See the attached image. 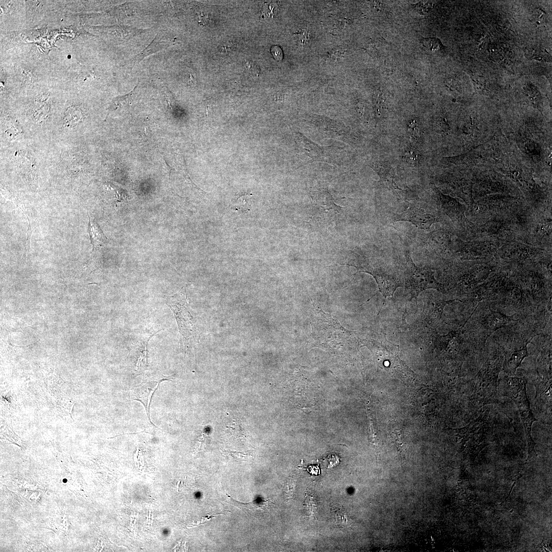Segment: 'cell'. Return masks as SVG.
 I'll return each mask as SVG.
<instances>
[{"mask_svg":"<svg viewBox=\"0 0 552 552\" xmlns=\"http://www.w3.org/2000/svg\"><path fill=\"white\" fill-rule=\"evenodd\" d=\"M312 305L314 311L311 323V340L315 345L336 348L358 340L355 332L341 326L336 319L323 310L317 302H313Z\"/></svg>","mask_w":552,"mask_h":552,"instance_id":"cell-1","label":"cell"},{"mask_svg":"<svg viewBox=\"0 0 552 552\" xmlns=\"http://www.w3.org/2000/svg\"><path fill=\"white\" fill-rule=\"evenodd\" d=\"M503 382L504 396L511 399L518 409L528 443V450L531 453L534 447V442L531 436L532 425L537 420L530 408L527 396V380L524 377L506 376Z\"/></svg>","mask_w":552,"mask_h":552,"instance_id":"cell-2","label":"cell"},{"mask_svg":"<svg viewBox=\"0 0 552 552\" xmlns=\"http://www.w3.org/2000/svg\"><path fill=\"white\" fill-rule=\"evenodd\" d=\"M404 280L405 292L409 295L410 300L415 298L417 302L419 294L427 289L441 292L444 290L442 285L436 280L434 272L426 267H417L408 254L406 256Z\"/></svg>","mask_w":552,"mask_h":552,"instance_id":"cell-3","label":"cell"},{"mask_svg":"<svg viewBox=\"0 0 552 552\" xmlns=\"http://www.w3.org/2000/svg\"><path fill=\"white\" fill-rule=\"evenodd\" d=\"M357 272H366L375 279L380 292L383 297L393 296L396 290L402 285L401 279L397 273L369 261L365 257L358 260L354 265Z\"/></svg>","mask_w":552,"mask_h":552,"instance_id":"cell-4","label":"cell"},{"mask_svg":"<svg viewBox=\"0 0 552 552\" xmlns=\"http://www.w3.org/2000/svg\"><path fill=\"white\" fill-rule=\"evenodd\" d=\"M185 289H182L173 296L168 297L166 303L173 312L176 319L179 332L186 339L192 331V317L188 308Z\"/></svg>","mask_w":552,"mask_h":552,"instance_id":"cell-5","label":"cell"},{"mask_svg":"<svg viewBox=\"0 0 552 552\" xmlns=\"http://www.w3.org/2000/svg\"><path fill=\"white\" fill-rule=\"evenodd\" d=\"M310 195L312 200L314 217L323 221H331L340 212L341 208L335 203L326 189H315L310 191Z\"/></svg>","mask_w":552,"mask_h":552,"instance_id":"cell-6","label":"cell"},{"mask_svg":"<svg viewBox=\"0 0 552 552\" xmlns=\"http://www.w3.org/2000/svg\"><path fill=\"white\" fill-rule=\"evenodd\" d=\"M172 376H162L156 380L151 379L144 382L134 387L131 390L130 396L132 400L141 402L146 409L148 421L151 425L154 426L150 420L149 406L152 396L158 388L159 383L163 381L171 379Z\"/></svg>","mask_w":552,"mask_h":552,"instance_id":"cell-7","label":"cell"},{"mask_svg":"<svg viewBox=\"0 0 552 552\" xmlns=\"http://www.w3.org/2000/svg\"><path fill=\"white\" fill-rule=\"evenodd\" d=\"M396 221H406L411 223L419 228L428 231L431 225L436 222L435 216L421 208L409 209L397 214Z\"/></svg>","mask_w":552,"mask_h":552,"instance_id":"cell-8","label":"cell"},{"mask_svg":"<svg viewBox=\"0 0 552 552\" xmlns=\"http://www.w3.org/2000/svg\"><path fill=\"white\" fill-rule=\"evenodd\" d=\"M529 340L521 347L508 352L505 356L503 369L509 375L513 376L523 359L528 356L527 345Z\"/></svg>","mask_w":552,"mask_h":552,"instance_id":"cell-9","label":"cell"},{"mask_svg":"<svg viewBox=\"0 0 552 552\" xmlns=\"http://www.w3.org/2000/svg\"><path fill=\"white\" fill-rule=\"evenodd\" d=\"M514 319L513 316L507 315L500 312L492 311L484 317L482 325L485 329L490 334L496 330L505 327Z\"/></svg>","mask_w":552,"mask_h":552,"instance_id":"cell-10","label":"cell"},{"mask_svg":"<svg viewBox=\"0 0 552 552\" xmlns=\"http://www.w3.org/2000/svg\"><path fill=\"white\" fill-rule=\"evenodd\" d=\"M170 42L171 38L166 34L159 32L150 44L134 59L133 63L140 62L146 56L165 48Z\"/></svg>","mask_w":552,"mask_h":552,"instance_id":"cell-11","label":"cell"},{"mask_svg":"<svg viewBox=\"0 0 552 552\" xmlns=\"http://www.w3.org/2000/svg\"><path fill=\"white\" fill-rule=\"evenodd\" d=\"M295 139L300 149L305 155L308 157V160L313 162L319 160L321 155L320 148L312 142L306 139L300 132H295Z\"/></svg>","mask_w":552,"mask_h":552,"instance_id":"cell-12","label":"cell"},{"mask_svg":"<svg viewBox=\"0 0 552 552\" xmlns=\"http://www.w3.org/2000/svg\"><path fill=\"white\" fill-rule=\"evenodd\" d=\"M226 495L229 498L228 503L233 504L244 512L252 516L264 510L266 506V503L268 501L265 499L259 498L251 502H242L234 499L227 493Z\"/></svg>","mask_w":552,"mask_h":552,"instance_id":"cell-13","label":"cell"},{"mask_svg":"<svg viewBox=\"0 0 552 552\" xmlns=\"http://www.w3.org/2000/svg\"><path fill=\"white\" fill-rule=\"evenodd\" d=\"M88 218V232L94 251L100 246L105 244L107 242V239L98 223L91 220L89 215Z\"/></svg>","mask_w":552,"mask_h":552,"instance_id":"cell-14","label":"cell"},{"mask_svg":"<svg viewBox=\"0 0 552 552\" xmlns=\"http://www.w3.org/2000/svg\"><path fill=\"white\" fill-rule=\"evenodd\" d=\"M151 337H149L146 341L141 342V344L138 349L137 362L136 364V369L137 370H141L144 369L147 364V343Z\"/></svg>","mask_w":552,"mask_h":552,"instance_id":"cell-15","label":"cell"},{"mask_svg":"<svg viewBox=\"0 0 552 552\" xmlns=\"http://www.w3.org/2000/svg\"><path fill=\"white\" fill-rule=\"evenodd\" d=\"M224 453L226 456L231 458L232 459L238 462L247 461L252 456L248 451L240 452L228 450H224Z\"/></svg>","mask_w":552,"mask_h":552,"instance_id":"cell-16","label":"cell"},{"mask_svg":"<svg viewBox=\"0 0 552 552\" xmlns=\"http://www.w3.org/2000/svg\"><path fill=\"white\" fill-rule=\"evenodd\" d=\"M421 43L426 50L431 52H436L440 48V41L436 38L423 39L421 40Z\"/></svg>","mask_w":552,"mask_h":552,"instance_id":"cell-17","label":"cell"},{"mask_svg":"<svg viewBox=\"0 0 552 552\" xmlns=\"http://www.w3.org/2000/svg\"><path fill=\"white\" fill-rule=\"evenodd\" d=\"M296 486V479L294 477H290L286 485V496L288 500L291 499L295 491Z\"/></svg>","mask_w":552,"mask_h":552,"instance_id":"cell-18","label":"cell"},{"mask_svg":"<svg viewBox=\"0 0 552 552\" xmlns=\"http://www.w3.org/2000/svg\"><path fill=\"white\" fill-rule=\"evenodd\" d=\"M412 7L419 14L425 15L431 9L432 4L429 2H421L412 5Z\"/></svg>","mask_w":552,"mask_h":552,"instance_id":"cell-19","label":"cell"},{"mask_svg":"<svg viewBox=\"0 0 552 552\" xmlns=\"http://www.w3.org/2000/svg\"><path fill=\"white\" fill-rule=\"evenodd\" d=\"M404 159L407 163L412 166L417 165L419 162L418 154L413 150H407L404 155Z\"/></svg>","mask_w":552,"mask_h":552,"instance_id":"cell-20","label":"cell"},{"mask_svg":"<svg viewBox=\"0 0 552 552\" xmlns=\"http://www.w3.org/2000/svg\"><path fill=\"white\" fill-rule=\"evenodd\" d=\"M296 34L298 37V41L302 45L305 44L309 40V35L306 29L298 30Z\"/></svg>","mask_w":552,"mask_h":552,"instance_id":"cell-21","label":"cell"},{"mask_svg":"<svg viewBox=\"0 0 552 552\" xmlns=\"http://www.w3.org/2000/svg\"><path fill=\"white\" fill-rule=\"evenodd\" d=\"M408 130L411 136H418L420 131L418 123L415 120L411 121L408 125Z\"/></svg>","mask_w":552,"mask_h":552,"instance_id":"cell-22","label":"cell"},{"mask_svg":"<svg viewBox=\"0 0 552 552\" xmlns=\"http://www.w3.org/2000/svg\"><path fill=\"white\" fill-rule=\"evenodd\" d=\"M271 53L275 59L280 60L283 57V53L281 49L278 46H273L271 49Z\"/></svg>","mask_w":552,"mask_h":552,"instance_id":"cell-23","label":"cell"},{"mask_svg":"<svg viewBox=\"0 0 552 552\" xmlns=\"http://www.w3.org/2000/svg\"><path fill=\"white\" fill-rule=\"evenodd\" d=\"M328 461V468H332L336 466L339 463V459L337 456L335 455H330L327 458Z\"/></svg>","mask_w":552,"mask_h":552,"instance_id":"cell-24","label":"cell"},{"mask_svg":"<svg viewBox=\"0 0 552 552\" xmlns=\"http://www.w3.org/2000/svg\"><path fill=\"white\" fill-rule=\"evenodd\" d=\"M150 520H151V511L149 510V524H150Z\"/></svg>","mask_w":552,"mask_h":552,"instance_id":"cell-25","label":"cell"}]
</instances>
